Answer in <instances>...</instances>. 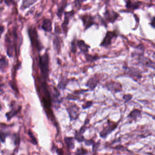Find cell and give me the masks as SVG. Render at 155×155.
I'll use <instances>...</instances> for the list:
<instances>
[{
    "mask_svg": "<svg viewBox=\"0 0 155 155\" xmlns=\"http://www.w3.org/2000/svg\"><path fill=\"white\" fill-rule=\"evenodd\" d=\"M22 41V36L19 35L17 29L15 28L6 34L5 42L7 54L9 57H13L14 53L17 54L18 51H20Z\"/></svg>",
    "mask_w": 155,
    "mask_h": 155,
    "instance_id": "6da1fadb",
    "label": "cell"
},
{
    "mask_svg": "<svg viewBox=\"0 0 155 155\" xmlns=\"http://www.w3.org/2000/svg\"><path fill=\"white\" fill-rule=\"evenodd\" d=\"M49 55L47 53L39 56V65L42 78L45 80L48 79L49 77Z\"/></svg>",
    "mask_w": 155,
    "mask_h": 155,
    "instance_id": "7a4b0ae2",
    "label": "cell"
},
{
    "mask_svg": "<svg viewBox=\"0 0 155 155\" xmlns=\"http://www.w3.org/2000/svg\"><path fill=\"white\" fill-rule=\"evenodd\" d=\"M28 35L31 41V44L38 51H40L43 48V46L39 40L38 34L36 28L33 26L29 27L28 29Z\"/></svg>",
    "mask_w": 155,
    "mask_h": 155,
    "instance_id": "3957f363",
    "label": "cell"
},
{
    "mask_svg": "<svg viewBox=\"0 0 155 155\" xmlns=\"http://www.w3.org/2000/svg\"><path fill=\"white\" fill-rule=\"evenodd\" d=\"M117 37V34L115 32L108 31L106 34L104 38L100 44V46L103 47H107L110 46L111 45L113 39Z\"/></svg>",
    "mask_w": 155,
    "mask_h": 155,
    "instance_id": "277c9868",
    "label": "cell"
},
{
    "mask_svg": "<svg viewBox=\"0 0 155 155\" xmlns=\"http://www.w3.org/2000/svg\"><path fill=\"white\" fill-rule=\"evenodd\" d=\"M118 125L113 122H108L106 126L104 128L103 131L100 132V135L102 138H105L108 135L114 131L117 127Z\"/></svg>",
    "mask_w": 155,
    "mask_h": 155,
    "instance_id": "5b68a950",
    "label": "cell"
},
{
    "mask_svg": "<svg viewBox=\"0 0 155 155\" xmlns=\"http://www.w3.org/2000/svg\"><path fill=\"white\" fill-rule=\"evenodd\" d=\"M75 14V11L72 10L69 12H65V17H64V21L62 24V28L63 29V32L65 34L67 33L68 29V25L69 24V21L71 17Z\"/></svg>",
    "mask_w": 155,
    "mask_h": 155,
    "instance_id": "8992f818",
    "label": "cell"
},
{
    "mask_svg": "<svg viewBox=\"0 0 155 155\" xmlns=\"http://www.w3.org/2000/svg\"><path fill=\"white\" fill-rule=\"evenodd\" d=\"M119 17V14L114 11L107 9L104 13V17L108 23H114Z\"/></svg>",
    "mask_w": 155,
    "mask_h": 155,
    "instance_id": "52a82bcc",
    "label": "cell"
},
{
    "mask_svg": "<svg viewBox=\"0 0 155 155\" xmlns=\"http://www.w3.org/2000/svg\"><path fill=\"white\" fill-rule=\"evenodd\" d=\"M80 19L82 21L85 30H87L92 26L96 24L95 23V18L91 15H82L80 17Z\"/></svg>",
    "mask_w": 155,
    "mask_h": 155,
    "instance_id": "ba28073f",
    "label": "cell"
},
{
    "mask_svg": "<svg viewBox=\"0 0 155 155\" xmlns=\"http://www.w3.org/2000/svg\"><path fill=\"white\" fill-rule=\"evenodd\" d=\"M71 120H75L79 116V109L75 105H71L67 108Z\"/></svg>",
    "mask_w": 155,
    "mask_h": 155,
    "instance_id": "9c48e42d",
    "label": "cell"
},
{
    "mask_svg": "<svg viewBox=\"0 0 155 155\" xmlns=\"http://www.w3.org/2000/svg\"><path fill=\"white\" fill-rule=\"evenodd\" d=\"M99 78L96 76L91 78L86 83V86L88 87L91 91L95 88L99 82Z\"/></svg>",
    "mask_w": 155,
    "mask_h": 155,
    "instance_id": "30bf717a",
    "label": "cell"
},
{
    "mask_svg": "<svg viewBox=\"0 0 155 155\" xmlns=\"http://www.w3.org/2000/svg\"><path fill=\"white\" fill-rule=\"evenodd\" d=\"M138 69L133 68V67H129L127 70V74L132 77L135 78L140 79L142 77V73Z\"/></svg>",
    "mask_w": 155,
    "mask_h": 155,
    "instance_id": "8fae6325",
    "label": "cell"
},
{
    "mask_svg": "<svg viewBox=\"0 0 155 155\" xmlns=\"http://www.w3.org/2000/svg\"><path fill=\"white\" fill-rule=\"evenodd\" d=\"M41 28L46 32H51L52 30V22L51 19L45 18L42 22Z\"/></svg>",
    "mask_w": 155,
    "mask_h": 155,
    "instance_id": "7c38bea8",
    "label": "cell"
},
{
    "mask_svg": "<svg viewBox=\"0 0 155 155\" xmlns=\"http://www.w3.org/2000/svg\"><path fill=\"white\" fill-rule=\"evenodd\" d=\"M67 5V2L66 1H62L61 2L57 7V15L60 18L62 16L63 12L65 11V9Z\"/></svg>",
    "mask_w": 155,
    "mask_h": 155,
    "instance_id": "4fadbf2b",
    "label": "cell"
},
{
    "mask_svg": "<svg viewBox=\"0 0 155 155\" xmlns=\"http://www.w3.org/2000/svg\"><path fill=\"white\" fill-rule=\"evenodd\" d=\"M77 46L82 52L85 54L88 53L89 49L90 48L89 46L87 45L83 40H78L77 41Z\"/></svg>",
    "mask_w": 155,
    "mask_h": 155,
    "instance_id": "5bb4252c",
    "label": "cell"
},
{
    "mask_svg": "<svg viewBox=\"0 0 155 155\" xmlns=\"http://www.w3.org/2000/svg\"><path fill=\"white\" fill-rule=\"evenodd\" d=\"M9 65L8 60L5 56H3L0 58V71H4L7 69Z\"/></svg>",
    "mask_w": 155,
    "mask_h": 155,
    "instance_id": "9a60e30c",
    "label": "cell"
},
{
    "mask_svg": "<svg viewBox=\"0 0 155 155\" xmlns=\"http://www.w3.org/2000/svg\"><path fill=\"white\" fill-rule=\"evenodd\" d=\"M128 117L130 118L133 120H136L137 119L141 117V111L135 109L129 113Z\"/></svg>",
    "mask_w": 155,
    "mask_h": 155,
    "instance_id": "2e32d148",
    "label": "cell"
},
{
    "mask_svg": "<svg viewBox=\"0 0 155 155\" xmlns=\"http://www.w3.org/2000/svg\"><path fill=\"white\" fill-rule=\"evenodd\" d=\"M142 2H127L126 5V7L127 8L132 9L133 10L139 8V7H140Z\"/></svg>",
    "mask_w": 155,
    "mask_h": 155,
    "instance_id": "e0dca14e",
    "label": "cell"
},
{
    "mask_svg": "<svg viewBox=\"0 0 155 155\" xmlns=\"http://www.w3.org/2000/svg\"><path fill=\"white\" fill-rule=\"evenodd\" d=\"M37 2V1H33V0H24L22 2V3L21 5V9L22 10H24L31 7V6H32Z\"/></svg>",
    "mask_w": 155,
    "mask_h": 155,
    "instance_id": "ac0fdd59",
    "label": "cell"
},
{
    "mask_svg": "<svg viewBox=\"0 0 155 155\" xmlns=\"http://www.w3.org/2000/svg\"><path fill=\"white\" fill-rule=\"evenodd\" d=\"M53 46L57 53H60L61 49V43L60 38L58 36L54 37L53 40Z\"/></svg>",
    "mask_w": 155,
    "mask_h": 155,
    "instance_id": "d6986e66",
    "label": "cell"
},
{
    "mask_svg": "<svg viewBox=\"0 0 155 155\" xmlns=\"http://www.w3.org/2000/svg\"><path fill=\"white\" fill-rule=\"evenodd\" d=\"M65 141L67 146L70 149H73L75 148V142L73 137H66L65 138Z\"/></svg>",
    "mask_w": 155,
    "mask_h": 155,
    "instance_id": "ffe728a7",
    "label": "cell"
},
{
    "mask_svg": "<svg viewBox=\"0 0 155 155\" xmlns=\"http://www.w3.org/2000/svg\"><path fill=\"white\" fill-rule=\"evenodd\" d=\"M21 107H19L17 109H12L10 112H8L6 114L8 120H9L11 118V117L15 116L16 114L18 113V111L21 110Z\"/></svg>",
    "mask_w": 155,
    "mask_h": 155,
    "instance_id": "44dd1931",
    "label": "cell"
},
{
    "mask_svg": "<svg viewBox=\"0 0 155 155\" xmlns=\"http://www.w3.org/2000/svg\"><path fill=\"white\" fill-rule=\"evenodd\" d=\"M69 81V80H68L67 79H65L63 78V79H62L58 84V88L64 90L66 88V86L67 83H68Z\"/></svg>",
    "mask_w": 155,
    "mask_h": 155,
    "instance_id": "7402d4cb",
    "label": "cell"
},
{
    "mask_svg": "<svg viewBox=\"0 0 155 155\" xmlns=\"http://www.w3.org/2000/svg\"><path fill=\"white\" fill-rule=\"evenodd\" d=\"M75 139L79 142H83L85 140V139L82 134L77 131L75 133Z\"/></svg>",
    "mask_w": 155,
    "mask_h": 155,
    "instance_id": "603a6c76",
    "label": "cell"
},
{
    "mask_svg": "<svg viewBox=\"0 0 155 155\" xmlns=\"http://www.w3.org/2000/svg\"><path fill=\"white\" fill-rule=\"evenodd\" d=\"M85 59L88 62H92L96 61L98 59V57L96 56H92L90 55L85 54Z\"/></svg>",
    "mask_w": 155,
    "mask_h": 155,
    "instance_id": "cb8c5ba5",
    "label": "cell"
},
{
    "mask_svg": "<svg viewBox=\"0 0 155 155\" xmlns=\"http://www.w3.org/2000/svg\"><path fill=\"white\" fill-rule=\"evenodd\" d=\"M29 135H30V138H31V142H32L34 145H37V141L36 137L34 136L33 133L31 132V131H30V130L29 131Z\"/></svg>",
    "mask_w": 155,
    "mask_h": 155,
    "instance_id": "d4e9b609",
    "label": "cell"
},
{
    "mask_svg": "<svg viewBox=\"0 0 155 155\" xmlns=\"http://www.w3.org/2000/svg\"><path fill=\"white\" fill-rule=\"evenodd\" d=\"M87 154V150L82 148L78 149L76 152V155H86Z\"/></svg>",
    "mask_w": 155,
    "mask_h": 155,
    "instance_id": "484cf974",
    "label": "cell"
},
{
    "mask_svg": "<svg viewBox=\"0 0 155 155\" xmlns=\"http://www.w3.org/2000/svg\"><path fill=\"white\" fill-rule=\"evenodd\" d=\"M77 42L76 43L75 40H74L71 42V51L72 53H75L77 50Z\"/></svg>",
    "mask_w": 155,
    "mask_h": 155,
    "instance_id": "4316f807",
    "label": "cell"
},
{
    "mask_svg": "<svg viewBox=\"0 0 155 155\" xmlns=\"http://www.w3.org/2000/svg\"><path fill=\"white\" fill-rule=\"evenodd\" d=\"M92 105V102L91 101H88L84 103V104L82 105V108L83 109H87L90 108Z\"/></svg>",
    "mask_w": 155,
    "mask_h": 155,
    "instance_id": "83f0119b",
    "label": "cell"
},
{
    "mask_svg": "<svg viewBox=\"0 0 155 155\" xmlns=\"http://www.w3.org/2000/svg\"><path fill=\"white\" fill-rule=\"evenodd\" d=\"M133 98V96L131 94L125 95L123 96V99L124 100L125 102H129Z\"/></svg>",
    "mask_w": 155,
    "mask_h": 155,
    "instance_id": "f1b7e54d",
    "label": "cell"
},
{
    "mask_svg": "<svg viewBox=\"0 0 155 155\" xmlns=\"http://www.w3.org/2000/svg\"><path fill=\"white\" fill-rule=\"evenodd\" d=\"M84 141H85V145H87V146H91V145H93V144L95 143V141L92 139L85 140Z\"/></svg>",
    "mask_w": 155,
    "mask_h": 155,
    "instance_id": "f546056e",
    "label": "cell"
},
{
    "mask_svg": "<svg viewBox=\"0 0 155 155\" xmlns=\"http://www.w3.org/2000/svg\"><path fill=\"white\" fill-rule=\"evenodd\" d=\"M99 142H97V143H95L93 145H92V151L94 152H95L98 149V147H99Z\"/></svg>",
    "mask_w": 155,
    "mask_h": 155,
    "instance_id": "4dcf8cb0",
    "label": "cell"
},
{
    "mask_svg": "<svg viewBox=\"0 0 155 155\" xmlns=\"http://www.w3.org/2000/svg\"><path fill=\"white\" fill-rule=\"evenodd\" d=\"M6 136H7V135H6L5 133L0 132V139H1V141H2V142H4V141H5Z\"/></svg>",
    "mask_w": 155,
    "mask_h": 155,
    "instance_id": "1f68e13d",
    "label": "cell"
},
{
    "mask_svg": "<svg viewBox=\"0 0 155 155\" xmlns=\"http://www.w3.org/2000/svg\"><path fill=\"white\" fill-rule=\"evenodd\" d=\"M4 84L3 81V78L0 76V91L2 90V88L4 87Z\"/></svg>",
    "mask_w": 155,
    "mask_h": 155,
    "instance_id": "d6a6232c",
    "label": "cell"
},
{
    "mask_svg": "<svg viewBox=\"0 0 155 155\" xmlns=\"http://www.w3.org/2000/svg\"><path fill=\"white\" fill-rule=\"evenodd\" d=\"M4 31H5V27L4 26L0 24V38L1 37V35L4 32Z\"/></svg>",
    "mask_w": 155,
    "mask_h": 155,
    "instance_id": "836d02e7",
    "label": "cell"
},
{
    "mask_svg": "<svg viewBox=\"0 0 155 155\" xmlns=\"http://www.w3.org/2000/svg\"><path fill=\"white\" fill-rule=\"evenodd\" d=\"M86 125H83V126H82V127H81V128H80V132H79L81 134H83V133H84V132H85V131H86Z\"/></svg>",
    "mask_w": 155,
    "mask_h": 155,
    "instance_id": "e575fe53",
    "label": "cell"
},
{
    "mask_svg": "<svg viewBox=\"0 0 155 155\" xmlns=\"http://www.w3.org/2000/svg\"><path fill=\"white\" fill-rule=\"evenodd\" d=\"M56 152L58 155H62L63 154V150H62L61 149H56Z\"/></svg>",
    "mask_w": 155,
    "mask_h": 155,
    "instance_id": "d590c367",
    "label": "cell"
},
{
    "mask_svg": "<svg viewBox=\"0 0 155 155\" xmlns=\"http://www.w3.org/2000/svg\"><path fill=\"white\" fill-rule=\"evenodd\" d=\"M83 1H75V6L77 8H79L81 6L80 2H82Z\"/></svg>",
    "mask_w": 155,
    "mask_h": 155,
    "instance_id": "8d00e7d4",
    "label": "cell"
},
{
    "mask_svg": "<svg viewBox=\"0 0 155 155\" xmlns=\"http://www.w3.org/2000/svg\"><path fill=\"white\" fill-rule=\"evenodd\" d=\"M151 25L153 28H155V17H153V18L151 20Z\"/></svg>",
    "mask_w": 155,
    "mask_h": 155,
    "instance_id": "74e56055",
    "label": "cell"
},
{
    "mask_svg": "<svg viewBox=\"0 0 155 155\" xmlns=\"http://www.w3.org/2000/svg\"><path fill=\"white\" fill-rule=\"evenodd\" d=\"M15 155L14 154H12V155Z\"/></svg>",
    "mask_w": 155,
    "mask_h": 155,
    "instance_id": "f35d334b",
    "label": "cell"
}]
</instances>
